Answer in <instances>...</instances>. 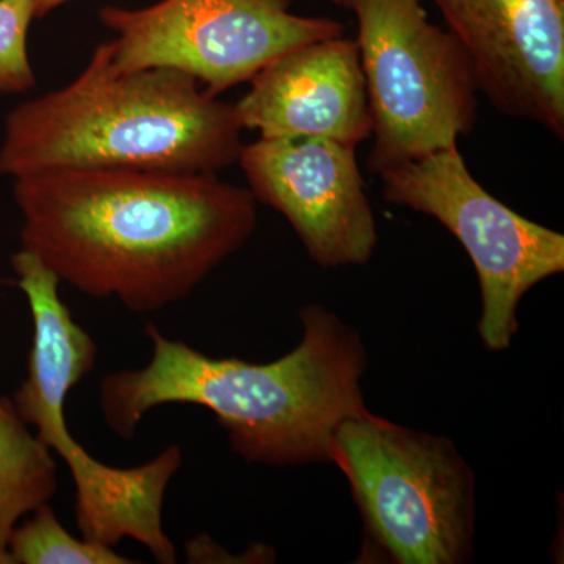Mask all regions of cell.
<instances>
[{
	"label": "cell",
	"mask_w": 564,
	"mask_h": 564,
	"mask_svg": "<svg viewBox=\"0 0 564 564\" xmlns=\"http://www.w3.org/2000/svg\"><path fill=\"white\" fill-rule=\"evenodd\" d=\"M13 196L22 250L139 314L191 295L258 226L250 188L212 173L44 170L14 177Z\"/></svg>",
	"instance_id": "1"
},
{
	"label": "cell",
	"mask_w": 564,
	"mask_h": 564,
	"mask_svg": "<svg viewBox=\"0 0 564 564\" xmlns=\"http://www.w3.org/2000/svg\"><path fill=\"white\" fill-rule=\"evenodd\" d=\"M302 343L272 362L214 358L163 336L147 323L151 361L104 378V421L132 440L144 415L162 404L207 408L247 463L273 467L329 462L337 426L367 413L361 334L317 304L300 311Z\"/></svg>",
	"instance_id": "2"
},
{
	"label": "cell",
	"mask_w": 564,
	"mask_h": 564,
	"mask_svg": "<svg viewBox=\"0 0 564 564\" xmlns=\"http://www.w3.org/2000/svg\"><path fill=\"white\" fill-rule=\"evenodd\" d=\"M242 126L181 70L120 73L110 44L61 90L17 107L6 121L0 174L44 170H140L217 174L239 162Z\"/></svg>",
	"instance_id": "3"
},
{
	"label": "cell",
	"mask_w": 564,
	"mask_h": 564,
	"mask_svg": "<svg viewBox=\"0 0 564 564\" xmlns=\"http://www.w3.org/2000/svg\"><path fill=\"white\" fill-rule=\"evenodd\" d=\"M11 267L33 318L28 377L11 400L22 421L68 466L80 538L106 547L131 538L159 563H176V549L163 530L162 508L166 488L182 466L181 445H170L141 466L120 469L93 458L74 440L65 421L66 397L95 369L98 345L62 302L57 274L22 248L11 258Z\"/></svg>",
	"instance_id": "4"
},
{
	"label": "cell",
	"mask_w": 564,
	"mask_h": 564,
	"mask_svg": "<svg viewBox=\"0 0 564 564\" xmlns=\"http://www.w3.org/2000/svg\"><path fill=\"white\" fill-rule=\"evenodd\" d=\"M329 462L350 485L372 558L397 564L469 562L475 475L448 437L367 411L337 426Z\"/></svg>",
	"instance_id": "5"
},
{
	"label": "cell",
	"mask_w": 564,
	"mask_h": 564,
	"mask_svg": "<svg viewBox=\"0 0 564 564\" xmlns=\"http://www.w3.org/2000/svg\"><path fill=\"white\" fill-rule=\"evenodd\" d=\"M358 20L372 120V172L458 147L477 120V76L462 44L421 0H343Z\"/></svg>",
	"instance_id": "6"
},
{
	"label": "cell",
	"mask_w": 564,
	"mask_h": 564,
	"mask_svg": "<svg viewBox=\"0 0 564 564\" xmlns=\"http://www.w3.org/2000/svg\"><path fill=\"white\" fill-rule=\"evenodd\" d=\"M383 198L429 215L448 229L480 282L478 334L491 351L511 347L527 292L564 270V236L538 225L478 184L458 147L383 170Z\"/></svg>",
	"instance_id": "7"
},
{
	"label": "cell",
	"mask_w": 564,
	"mask_h": 564,
	"mask_svg": "<svg viewBox=\"0 0 564 564\" xmlns=\"http://www.w3.org/2000/svg\"><path fill=\"white\" fill-rule=\"evenodd\" d=\"M289 9L291 0H162L141 10L107 7L99 18L117 33L115 69L181 70L218 96L285 52L344 35L340 22Z\"/></svg>",
	"instance_id": "8"
},
{
	"label": "cell",
	"mask_w": 564,
	"mask_h": 564,
	"mask_svg": "<svg viewBox=\"0 0 564 564\" xmlns=\"http://www.w3.org/2000/svg\"><path fill=\"white\" fill-rule=\"evenodd\" d=\"M239 163L256 202L280 212L323 269L362 265L378 243L356 147L322 137L243 144Z\"/></svg>",
	"instance_id": "9"
},
{
	"label": "cell",
	"mask_w": 564,
	"mask_h": 564,
	"mask_svg": "<svg viewBox=\"0 0 564 564\" xmlns=\"http://www.w3.org/2000/svg\"><path fill=\"white\" fill-rule=\"evenodd\" d=\"M500 113L564 137V0H432Z\"/></svg>",
	"instance_id": "10"
},
{
	"label": "cell",
	"mask_w": 564,
	"mask_h": 564,
	"mask_svg": "<svg viewBox=\"0 0 564 564\" xmlns=\"http://www.w3.org/2000/svg\"><path fill=\"white\" fill-rule=\"evenodd\" d=\"M242 129L262 139L322 137L358 147L372 132L358 41L344 35L285 52L234 104Z\"/></svg>",
	"instance_id": "11"
},
{
	"label": "cell",
	"mask_w": 564,
	"mask_h": 564,
	"mask_svg": "<svg viewBox=\"0 0 564 564\" xmlns=\"http://www.w3.org/2000/svg\"><path fill=\"white\" fill-rule=\"evenodd\" d=\"M57 491V463L29 430L10 397H0V564H13L11 534L24 516L50 503Z\"/></svg>",
	"instance_id": "12"
},
{
	"label": "cell",
	"mask_w": 564,
	"mask_h": 564,
	"mask_svg": "<svg viewBox=\"0 0 564 564\" xmlns=\"http://www.w3.org/2000/svg\"><path fill=\"white\" fill-rule=\"evenodd\" d=\"M13 564H129L113 547L77 540L63 529L50 503L41 505L18 525L9 544Z\"/></svg>",
	"instance_id": "13"
},
{
	"label": "cell",
	"mask_w": 564,
	"mask_h": 564,
	"mask_svg": "<svg viewBox=\"0 0 564 564\" xmlns=\"http://www.w3.org/2000/svg\"><path fill=\"white\" fill-rule=\"evenodd\" d=\"M32 20L33 0H0V95H21L35 85L28 50Z\"/></svg>",
	"instance_id": "14"
},
{
	"label": "cell",
	"mask_w": 564,
	"mask_h": 564,
	"mask_svg": "<svg viewBox=\"0 0 564 564\" xmlns=\"http://www.w3.org/2000/svg\"><path fill=\"white\" fill-rule=\"evenodd\" d=\"M35 2V18H44L52 10L61 7L62 3L69 2V0H33Z\"/></svg>",
	"instance_id": "15"
},
{
	"label": "cell",
	"mask_w": 564,
	"mask_h": 564,
	"mask_svg": "<svg viewBox=\"0 0 564 564\" xmlns=\"http://www.w3.org/2000/svg\"><path fill=\"white\" fill-rule=\"evenodd\" d=\"M334 2L339 3L340 6V3H343V0H334Z\"/></svg>",
	"instance_id": "16"
}]
</instances>
